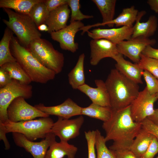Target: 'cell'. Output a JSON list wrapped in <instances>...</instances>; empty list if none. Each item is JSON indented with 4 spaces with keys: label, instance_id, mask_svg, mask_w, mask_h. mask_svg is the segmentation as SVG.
Instances as JSON below:
<instances>
[{
    "label": "cell",
    "instance_id": "6da1fadb",
    "mask_svg": "<svg viewBox=\"0 0 158 158\" xmlns=\"http://www.w3.org/2000/svg\"><path fill=\"white\" fill-rule=\"evenodd\" d=\"M102 127L106 133L105 141H113L109 147V149L129 150L134 139L142 128V125L133 119L130 105L120 109H112L110 119L103 122Z\"/></svg>",
    "mask_w": 158,
    "mask_h": 158
},
{
    "label": "cell",
    "instance_id": "7a4b0ae2",
    "mask_svg": "<svg viewBox=\"0 0 158 158\" xmlns=\"http://www.w3.org/2000/svg\"><path fill=\"white\" fill-rule=\"evenodd\" d=\"M105 82L113 109H120L130 105L140 92L138 84L116 68L111 70Z\"/></svg>",
    "mask_w": 158,
    "mask_h": 158
},
{
    "label": "cell",
    "instance_id": "3957f363",
    "mask_svg": "<svg viewBox=\"0 0 158 158\" xmlns=\"http://www.w3.org/2000/svg\"><path fill=\"white\" fill-rule=\"evenodd\" d=\"M11 43L12 54L32 82L46 84L54 78L56 73L40 63L27 48L20 44L15 37L13 36Z\"/></svg>",
    "mask_w": 158,
    "mask_h": 158
},
{
    "label": "cell",
    "instance_id": "277c9868",
    "mask_svg": "<svg viewBox=\"0 0 158 158\" xmlns=\"http://www.w3.org/2000/svg\"><path fill=\"white\" fill-rule=\"evenodd\" d=\"M8 20L3 22L16 36L19 40L28 48L33 40L41 38L42 35L35 23L28 15L4 8Z\"/></svg>",
    "mask_w": 158,
    "mask_h": 158
},
{
    "label": "cell",
    "instance_id": "5b68a950",
    "mask_svg": "<svg viewBox=\"0 0 158 158\" xmlns=\"http://www.w3.org/2000/svg\"><path fill=\"white\" fill-rule=\"evenodd\" d=\"M27 48L44 66L53 71L56 74L61 72L64 63V55L55 49L48 41L41 38L34 40Z\"/></svg>",
    "mask_w": 158,
    "mask_h": 158
},
{
    "label": "cell",
    "instance_id": "8992f818",
    "mask_svg": "<svg viewBox=\"0 0 158 158\" xmlns=\"http://www.w3.org/2000/svg\"><path fill=\"white\" fill-rule=\"evenodd\" d=\"M54 123L53 120L49 117L16 123L8 120L4 123H2L7 133H20L32 141L39 138L44 139L47 135L51 132Z\"/></svg>",
    "mask_w": 158,
    "mask_h": 158
},
{
    "label": "cell",
    "instance_id": "52a82bcc",
    "mask_svg": "<svg viewBox=\"0 0 158 158\" xmlns=\"http://www.w3.org/2000/svg\"><path fill=\"white\" fill-rule=\"evenodd\" d=\"M32 95V85L23 84L12 79L6 86L0 88V122L4 123L8 120L7 115V108L16 98L21 97L29 99Z\"/></svg>",
    "mask_w": 158,
    "mask_h": 158
},
{
    "label": "cell",
    "instance_id": "ba28073f",
    "mask_svg": "<svg viewBox=\"0 0 158 158\" xmlns=\"http://www.w3.org/2000/svg\"><path fill=\"white\" fill-rule=\"evenodd\" d=\"M7 115L8 120L15 123L49 116L29 104L21 97L16 98L11 103L7 109Z\"/></svg>",
    "mask_w": 158,
    "mask_h": 158
},
{
    "label": "cell",
    "instance_id": "9c48e42d",
    "mask_svg": "<svg viewBox=\"0 0 158 158\" xmlns=\"http://www.w3.org/2000/svg\"><path fill=\"white\" fill-rule=\"evenodd\" d=\"M157 100L156 94H150L146 87L140 91L130 105L131 114L133 120L141 123L152 115L154 111V104Z\"/></svg>",
    "mask_w": 158,
    "mask_h": 158
},
{
    "label": "cell",
    "instance_id": "30bf717a",
    "mask_svg": "<svg viewBox=\"0 0 158 158\" xmlns=\"http://www.w3.org/2000/svg\"><path fill=\"white\" fill-rule=\"evenodd\" d=\"M12 135L16 145L24 148L33 158H44L48 148L53 142L56 141V136L51 132L48 133L44 139L39 142L30 140L20 133L13 132Z\"/></svg>",
    "mask_w": 158,
    "mask_h": 158
},
{
    "label": "cell",
    "instance_id": "8fae6325",
    "mask_svg": "<svg viewBox=\"0 0 158 158\" xmlns=\"http://www.w3.org/2000/svg\"><path fill=\"white\" fill-rule=\"evenodd\" d=\"M84 122V118L82 115L71 119L58 117L57 120L54 123L51 132L58 136L60 140L68 142L79 135Z\"/></svg>",
    "mask_w": 158,
    "mask_h": 158
},
{
    "label": "cell",
    "instance_id": "7c38bea8",
    "mask_svg": "<svg viewBox=\"0 0 158 158\" xmlns=\"http://www.w3.org/2000/svg\"><path fill=\"white\" fill-rule=\"evenodd\" d=\"M84 26L81 21H75L62 29L51 33V37L59 43L62 49L74 53L78 49V43L75 42V35Z\"/></svg>",
    "mask_w": 158,
    "mask_h": 158
},
{
    "label": "cell",
    "instance_id": "4fadbf2b",
    "mask_svg": "<svg viewBox=\"0 0 158 158\" xmlns=\"http://www.w3.org/2000/svg\"><path fill=\"white\" fill-rule=\"evenodd\" d=\"M156 42L154 39L139 37L123 41L116 45L118 53L127 56L135 63L138 64L140 55L146 47L153 45Z\"/></svg>",
    "mask_w": 158,
    "mask_h": 158
},
{
    "label": "cell",
    "instance_id": "5bb4252c",
    "mask_svg": "<svg viewBox=\"0 0 158 158\" xmlns=\"http://www.w3.org/2000/svg\"><path fill=\"white\" fill-rule=\"evenodd\" d=\"M90 45V63L93 66L97 65L104 58H112L118 53L116 44L105 39H92Z\"/></svg>",
    "mask_w": 158,
    "mask_h": 158
},
{
    "label": "cell",
    "instance_id": "9a60e30c",
    "mask_svg": "<svg viewBox=\"0 0 158 158\" xmlns=\"http://www.w3.org/2000/svg\"><path fill=\"white\" fill-rule=\"evenodd\" d=\"M88 36L92 39H105L117 44L131 38L133 27L122 26L118 28H98L87 31Z\"/></svg>",
    "mask_w": 158,
    "mask_h": 158
},
{
    "label": "cell",
    "instance_id": "2e32d148",
    "mask_svg": "<svg viewBox=\"0 0 158 158\" xmlns=\"http://www.w3.org/2000/svg\"><path fill=\"white\" fill-rule=\"evenodd\" d=\"M34 106L49 115H55L66 119L81 115L82 108L69 98L61 104L55 106H46L43 104L40 103Z\"/></svg>",
    "mask_w": 158,
    "mask_h": 158
},
{
    "label": "cell",
    "instance_id": "e0dca14e",
    "mask_svg": "<svg viewBox=\"0 0 158 158\" xmlns=\"http://www.w3.org/2000/svg\"><path fill=\"white\" fill-rule=\"evenodd\" d=\"M95 82L97 87L96 88L85 84L79 87L78 90L88 96L92 103L111 107L109 96L105 82L100 79L95 80Z\"/></svg>",
    "mask_w": 158,
    "mask_h": 158
},
{
    "label": "cell",
    "instance_id": "ac0fdd59",
    "mask_svg": "<svg viewBox=\"0 0 158 158\" xmlns=\"http://www.w3.org/2000/svg\"><path fill=\"white\" fill-rule=\"evenodd\" d=\"M67 4L61 5L51 11L44 24L48 26V32L50 34L53 32L62 29L67 26L71 11Z\"/></svg>",
    "mask_w": 158,
    "mask_h": 158
},
{
    "label": "cell",
    "instance_id": "d6986e66",
    "mask_svg": "<svg viewBox=\"0 0 158 158\" xmlns=\"http://www.w3.org/2000/svg\"><path fill=\"white\" fill-rule=\"evenodd\" d=\"M112 58L116 61V69L120 73L138 84H143L142 77L144 70L137 64L126 60L123 55L119 53Z\"/></svg>",
    "mask_w": 158,
    "mask_h": 158
},
{
    "label": "cell",
    "instance_id": "ffe728a7",
    "mask_svg": "<svg viewBox=\"0 0 158 158\" xmlns=\"http://www.w3.org/2000/svg\"><path fill=\"white\" fill-rule=\"evenodd\" d=\"M146 12L142 11L139 12L135 25L133 26V32L132 38L141 37L149 38L154 35L158 26L157 19L154 15H151L148 20L141 22L140 20Z\"/></svg>",
    "mask_w": 158,
    "mask_h": 158
},
{
    "label": "cell",
    "instance_id": "44dd1931",
    "mask_svg": "<svg viewBox=\"0 0 158 158\" xmlns=\"http://www.w3.org/2000/svg\"><path fill=\"white\" fill-rule=\"evenodd\" d=\"M77 147L68 142L60 140L53 142L49 147L44 158H75L77 152Z\"/></svg>",
    "mask_w": 158,
    "mask_h": 158
},
{
    "label": "cell",
    "instance_id": "7402d4cb",
    "mask_svg": "<svg viewBox=\"0 0 158 158\" xmlns=\"http://www.w3.org/2000/svg\"><path fill=\"white\" fill-rule=\"evenodd\" d=\"M92 1L99 9L102 18V22L95 25H88L83 28L85 32L91 28L99 26H104L114 19L116 0H92Z\"/></svg>",
    "mask_w": 158,
    "mask_h": 158
},
{
    "label": "cell",
    "instance_id": "603a6c76",
    "mask_svg": "<svg viewBox=\"0 0 158 158\" xmlns=\"http://www.w3.org/2000/svg\"><path fill=\"white\" fill-rule=\"evenodd\" d=\"M154 137L142 127L134 139L129 150L137 158H140L145 153Z\"/></svg>",
    "mask_w": 158,
    "mask_h": 158
},
{
    "label": "cell",
    "instance_id": "cb8c5ba5",
    "mask_svg": "<svg viewBox=\"0 0 158 158\" xmlns=\"http://www.w3.org/2000/svg\"><path fill=\"white\" fill-rule=\"evenodd\" d=\"M85 58L84 53L80 54L75 65L68 74L69 84L73 89H78L79 87L85 84L84 71Z\"/></svg>",
    "mask_w": 158,
    "mask_h": 158
},
{
    "label": "cell",
    "instance_id": "d4e9b609",
    "mask_svg": "<svg viewBox=\"0 0 158 158\" xmlns=\"http://www.w3.org/2000/svg\"><path fill=\"white\" fill-rule=\"evenodd\" d=\"M138 12L133 6L124 8L116 18L108 23L106 25L109 27H113L114 25L117 27H133V24L136 21Z\"/></svg>",
    "mask_w": 158,
    "mask_h": 158
},
{
    "label": "cell",
    "instance_id": "484cf974",
    "mask_svg": "<svg viewBox=\"0 0 158 158\" xmlns=\"http://www.w3.org/2000/svg\"><path fill=\"white\" fill-rule=\"evenodd\" d=\"M112 112V109L110 107L92 103L87 107H82L81 115L99 119L104 122L110 119Z\"/></svg>",
    "mask_w": 158,
    "mask_h": 158
},
{
    "label": "cell",
    "instance_id": "4316f807",
    "mask_svg": "<svg viewBox=\"0 0 158 158\" xmlns=\"http://www.w3.org/2000/svg\"><path fill=\"white\" fill-rule=\"evenodd\" d=\"M44 0H0V7L13 9L16 12L29 15L32 7Z\"/></svg>",
    "mask_w": 158,
    "mask_h": 158
},
{
    "label": "cell",
    "instance_id": "83f0119b",
    "mask_svg": "<svg viewBox=\"0 0 158 158\" xmlns=\"http://www.w3.org/2000/svg\"><path fill=\"white\" fill-rule=\"evenodd\" d=\"M13 36V32L7 27L0 42V67L7 63L16 61L11 53L10 47Z\"/></svg>",
    "mask_w": 158,
    "mask_h": 158
},
{
    "label": "cell",
    "instance_id": "f1b7e54d",
    "mask_svg": "<svg viewBox=\"0 0 158 158\" xmlns=\"http://www.w3.org/2000/svg\"><path fill=\"white\" fill-rule=\"evenodd\" d=\"M0 67L6 71L12 79L29 85L32 82L25 71L17 61L6 63Z\"/></svg>",
    "mask_w": 158,
    "mask_h": 158
},
{
    "label": "cell",
    "instance_id": "f546056e",
    "mask_svg": "<svg viewBox=\"0 0 158 158\" xmlns=\"http://www.w3.org/2000/svg\"><path fill=\"white\" fill-rule=\"evenodd\" d=\"M46 0L35 4L32 8L29 16L37 27L44 24L49 13L45 4Z\"/></svg>",
    "mask_w": 158,
    "mask_h": 158
},
{
    "label": "cell",
    "instance_id": "4dcf8cb0",
    "mask_svg": "<svg viewBox=\"0 0 158 158\" xmlns=\"http://www.w3.org/2000/svg\"><path fill=\"white\" fill-rule=\"evenodd\" d=\"M95 148L97 158H115L111 150L106 145L104 137L98 129L96 130Z\"/></svg>",
    "mask_w": 158,
    "mask_h": 158
},
{
    "label": "cell",
    "instance_id": "1f68e13d",
    "mask_svg": "<svg viewBox=\"0 0 158 158\" xmlns=\"http://www.w3.org/2000/svg\"><path fill=\"white\" fill-rule=\"evenodd\" d=\"M137 64L141 69L148 71L158 80V60L146 56L141 53Z\"/></svg>",
    "mask_w": 158,
    "mask_h": 158
},
{
    "label": "cell",
    "instance_id": "d6a6232c",
    "mask_svg": "<svg viewBox=\"0 0 158 158\" xmlns=\"http://www.w3.org/2000/svg\"><path fill=\"white\" fill-rule=\"evenodd\" d=\"M67 4L71 11L70 23L75 21H81L84 19L92 18V15H84L80 10L79 0H68Z\"/></svg>",
    "mask_w": 158,
    "mask_h": 158
},
{
    "label": "cell",
    "instance_id": "836d02e7",
    "mask_svg": "<svg viewBox=\"0 0 158 158\" xmlns=\"http://www.w3.org/2000/svg\"><path fill=\"white\" fill-rule=\"evenodd\" d=\"M142 76L146 82V87L149 93L151 95L156 94L158 92V80L146 70H144Z\"/></svg>",
    "mask_w": 158,
    "mask_h": 158
},
{
    "label": "cell",
    "instance_id": "e575fe53",
    "mask_svg": "<svg viewBox=\"0 0 158 158\" xmlns=\"http://www.w3.org/2000/svg\"><path fill=\"white\" fill-rule=\"evenodd\" d=\"M96 130L85 132V136L86 140L88 158H97L95 153Z\"/></svg>",
    "mask_w": 158,
    "mask_h": 158
},
{
    "label": "cell",
    "instance_id": "d590c367",
    "mask_svg": "<svg viewBox=\"0 0 158 158\" xmlns=\"http://www.w3.org/2000/svg\"><path fill=\"white\" fill-rule=\"evenodd\" d=\"M158 153V139L154 136L145 153L140 158H153Z\"/></svg>",
    "mask_w": 158,
    "mask_h": 158
},
{
    "label": "cell",
    "instance_id": "8d00e7d4",
    "mask_svg": "<svg viewBox=\"0 0 158 158\" xmlns=\"http://www.w3.org/2000/svg\"><path fill=\"white\" fill-rule=\"evenodd\" d=\"M142 127L158 139V126L152 122L148 118L141 123Z\"/></svg>",
    "mask_w": 158,
    "mask_h": 158
},
{
    "label": "cell",
    "instance_id": "74e56055",
    "mask_svg": "<svg viewBox=\"0 0 158 158\" xmlns=\"http://www.w3.org/2000/svg\"><path fill=\"white\" fill-rule=\"evenodd\" d=\"M68 0H46L45 4L49 13L59 6L67 3Z\"/></svg>",
    "mask_w": 158,
    "mask_h": 158
},
{
    "label": "cell",
    "instance_id": "f35d334b",
    "mask_svg": "<svg viewBox=\"0 0 158 158\" xmlns=\"http://www.w3.org/2000/svg\"><path fill=\"white\" fill-rule=\"evenodd\" d=\"M7 72L5 70L0 68V87H3L8 84L12 80Z\"/></svg>",
    "mask_w": 158,
    "mask_h": 158
},
{
    "label": "cell",
    "instance_id": "ab89813d",
    "mask_svg": "<svg viewBox=\"0 0 158 158\" xmlns=\"http://www.w3.org/2000/svg\"><path fill=\"white\" fill-rule=\"evenodd\" d=\"M111 150L115 158H137L130 150Z\"/></svg>",
    "mask_w": 158,
    "mask_h": 158
},
{
    "label": "cell",
    "instance_id": "60d3db41",
    "mask_svg": "<svg viewBox=\"0 0 158 158\" xmlns=\"http://www.w3.org/2000/svg\"><path fill=\"white\" fill-rule=\"evenodd\" d=\"M142 54L146 56L158 60V49L154 48L152 46L146 47Z\"/></svg>",
    "mask_w": 158,
    "mask_h": 158
},
{
    "label": "cell",
    "instance_id": "b9f144b4",
    "mask_svg": "<svg viewBox=\"0 0 158 158\" xmlns=\"http://www.w3.org/2000/svg\"><path fill=\"white\" fill-rule=\"evenodd\" d=\"M7 133L5 126L2 123L0 122V140H2L4 144L5 149L8 150L10 148V145L6 137Z\"/></svg>",
    "mask_w": 158,
    "mask_h": 158
},
{
    "label": "cell",
    "instance_id": "7bdbcfd3",
    "mask_svg": "<svg viewBox=\"0 0 158 158\" xmlns=\"http://www.w3.org/2000/svg\"><path fill=\"white\" fill-rule=\"evenodd\" d=\"M147 3L152 10L158 13V0H148Z\"/></svg>",
    "mask_w": 158,
    "mask_h": 158
},
{
    "label": "cell",
    "instance_id": "ee69618b",
    "mask_svg": "<svg viewBox=\"0 0 158 158\" xmlns=\"http://www.w3.org/2000/svg\"><path fill=\"white\" fill-rule=\"evenodd\" d=\"M147 118L155 124L158 126V108L154 109L153 114Z\"/></svg>",
    "mask_w": 158,
    "mask_h": 158
},
{
    "label": "cell",
    "instance_id": "f6af8a7d",
    "mask_svg": "<svg viewBox=\"0 0 158 158\" xmlns=\"http://www.w3.org/2000/svg\"><path fill=\"white\" fill-rule=\"evenodd\" d=\"M37 28L39 31H42L48 32V30L47 26L45 24H43L39 25L37 27Z\"/></svg>",
    "mask_w": 158,
    "mask_h": 158
},
{
    "label": "cell",
    "instance_id": "bcb514c9",
    "mask_svg": "<svg viewBox=\"0 0 158 158\" xmlns=\"http://www.w3.org/2000/svg\"><path fill=\"white\" fill-rule=\"evenodd\" d=\"M156 97L157 98V100H158V92L156 94Z\"/></svg>",
    "mask_w": 158,
    "mask_h": 158
},
{
    "label": "cell",
    "instance_id": "7dc6e473",
    "mask_svg": "<svg viewBox=\"0 0 158 158\" xmlns=\"http://www.w3.org/2000/svg\"><path fill=\"white\" fill-rule=\"evenodd\" d=\"M156 158H158V156Z\"/></svg>",
    "mask_w": 158,
    "mask_h": 158
}]
</instances>
